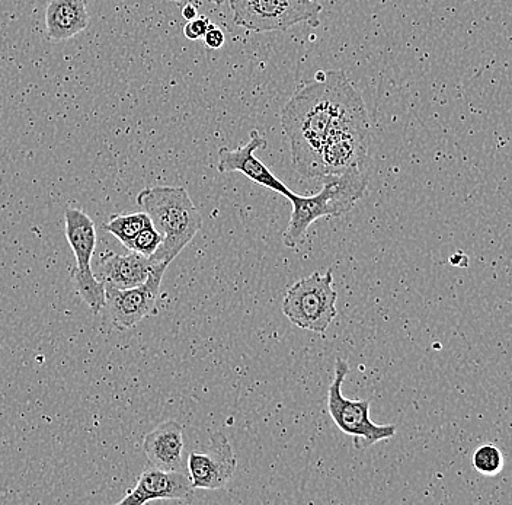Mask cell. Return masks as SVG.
<instances>
[{
    "label": "cell",
    "instance_id": "cell-1",
    "mask_svg": "<svg viewBox=\"0 0 512 505\" xmlns=\"http://www.w3.org/2000/svg\"><path fill=\"white\" fill-rule=\"evenodd\" d=\"M358 92L342 70L316 73L281 111V126L290 142L294 169L309 180H322V149L329 127Z\"/></svg>",
    "mask_w": 512,
    "mask_h": 505
},
{
    "label": "cell",
    "instance_id": "cell-2",
    "mask_svg": "<svg viewBox=\"0 0 512 505\" xmlns=\"http://www.w3.org/2000/svg\"><path fill=\"white\" fill-rule=\"evenodd\" d=\"M136 201L163 236L162 245L150 257L155 264H171L203 228V217L184 187L144 188Z\"/></svg>",
    "mask_w": 512,
    "mask_h": 505
},
{
    "label": "cell",
    "instance_id": "cell-3",
    "mask_svg": "<svg viewBox=\"0 0 512 505\" xmlns=\"http://www.w3.org/2000/svg\"><path fill=\"white\" fill-rule=\"evenodd\" d=\"M323 187L315 196H300L293 193L288 198L293 212L283 233V244L296 249L304 233L319 219L344 216L366 194L368 178L363 168H351L341 175L323 178Z\"/></svg>",
    "mask_w": 512,
    "mask_h": 505
},
{
    "label": "cell",
    "instance_id": "cell-4",
    "mask_svg": "<svg viewBox=\"0 0 512 505\" xmlns=\"http://www.w3.org/2000/svg\"><path fill=\"white\" fill-rule=\"evenodd\" d=\"M370 146V123L366 104L355 92L329 127L322 149V180L351 168L366 166Z\"/></svg>",
    "mask_w": 512,
    "mask_h": 505
},
{
    "label": "cell",
    "instance_id": "cell-5",
    "mask_svg": "<svg viewBox=\"0 0 512 505\" xmlns=\"http://www.w3.org/2000/svg\"><path fill=\"white\" fill-rule=\"evenodd\" d=\"M336 300L332 270L325 274L316 271L288 287L281 309L297 328L325 334L338 313Z\"/></svg>",
    "mask_w": 512,
    "mask_h": 505
},
{
    "label": "cell",
    "instance_id": "cell-6",
    "mask_svg": "<svg viewBox=\"0 0 512 505\" xmlns=\"http://www.w3.org/2000/svg\"><path fill=\"white\" fill-rule=\"evenodd\" d=\"M350 373L347 361L338 357L335 375L328 389V411L336 427L354 439L358 450H366L379 441L392 439L398 428L395 425H380L370 418V401L348 399L342 393V383Z\"/></svg>",
    "mask_w": 512,
    "mask_h": 505
},
{
    "label": "cell",
    "instance_id": "cell-7",
    "mask_svg": "<svg viewBox=\"0 0 512 505\" xmlns=\"http://www.w3.org/2000/svg\"><path fill=\"white\" fill-rule=\"evenodd\" d=\"M233 22L255 33L288 31L294 25H318L322 5L318 0H229Z\"/></svg>",
    "mask_w": 512,
    "mask_h": 505
},
{
    "label": "cell",
    "instance_id": "cell-8",
    "mask_svg": "<svg viewBox=\"0 0 512 505\" xmlns=\"http://www.w3.org/2000/svg\"><path fill=\"white\" fill-rule=\"evenodd\" d=\"M64 225L67 242L76 260L70 277L83 302L92 312L99 313L105 308V286L92 270V255L96 248L94 220L83 210L67 209L64 213Z\"/></svg>",
    "mask_w": 512,
    "mask_h": 505
},
{
    "label": "cell",
    "instance_id": "cell-9",
    "mask_svg": "<svg viewBox=\"0 0 512 505\" xmlns=\"http://www.w3.org/2000/svg\"><path fill=\"white\" fill-rule=\"evenodd\" d=\"M168 267L165 262H158L150 271L147 280L131 289L105 286V308L110 313L112 325L118 331H127L143 319L158 315L160 286Z\"/></svg>",
    "mask_w": 512,
    "mask_h": 505
},
{
    "label": "cell",
    "instance_id": "cell-10",
    "mask_svg": "<svg viewBox=\"0 0 512 505\" xmlns=\"http://www.w3.org/2000/svg\"><path fill=\"white\" fill-rule=\"evenodd\" d=\"M238 468V459L229 440L222 433L210 437L207 450L191 452L188 456V475L194 489H220L229 484Z\"/></svg>",
    "mask_w": 512,
    "mask_h": 505
},
{
    "label": "cell",
    "instance_id": "cell-11",
    "mask_svg": "<svg viewBox=\"0 0 512 505\" xmlns=\"http://www.w3.org/2000/svg\"><path fill=\"white\" fill-rule=\"evenodd\" d=\"M267 139L261 136L258 131H252L251 140L248 145L238 147V149H220L219 163L217 169L220 174H229V172H240L245 175L248 180L275 191L286 198L293 196L294 191L284 184L280 178L272 174L271 169L264 162L259 161L255 156L256 150L265 149L267 147Z\"/></svg>",
    "mask_w": 512,
    "mask_h": 505
},
{
    "label": "cell",
    "instance_id": "cell-12",
    "mask_svg": "<svg viewBox=\"0 0 512 505\" xmlns=\"http://www.w3.org/2000/svg\"><path fill=\"white\" fill-rule=\"evenodd\" d=\"M192 492L194 487L187 472L163 471L150 466L118 505H143L156 500L187 501Z\"/></svg>",
    "mask_w": 512,
    "mask_h": 505
},
{
    "label": "cell",
    "instance_id": "cell-13",
    "mask_svg": "<svg viewBox=\"0 0 512 505\" xmlns=\"http://www.w3.org/2000/svg\"><path fill=\"white\" fill-rule=\"evenodd\" d=\"M143 452L149 466L153 468L188 473L184 428L178 421H165L146 434L143 440Z\"/></svg>",
    "mask_w": 512,
    "mask_h": 505
},
{
    "label": "cell",
    "instance_id": "cell-14",
    "mask_svg": "<svg viewBox=\"0 0 512 505\" xmlns=\"http://www.w3.org/2000/svg\"><path fill=\"white\" fill-rule=\"evenodd\" d=\"M155 262L142 254L130 251L127 255L107 251L99 257L95 277L104 286L131 289L140 286L149 277Z\"/></svg>",
    "mask_w": 512,
    "mask_h": 505
},
{
    "label": "cell",
    "instance_id": "cell-15",
    "mask_svg": "<svg viewBox=\"0 0 512 505\" xmlns=\"http://www.w3.org/2000/svg\"><path fill=\"white\" fill-rule=\"evenodd\" d=\"M88 0H51L46 9V33L53 43L70 40L88 28Z\"/></svg>",
    "mask_w": 512,
    "mask_h": 505
},
{
    "label": "cell",
    "instance_id": "cell-16",
    "mask_svg": "<svg viewBox=\"0 0 512 505\" xmlns=\"http://www.w3.org/2000/svg\"><path fill=\"white\" fill-rule=\"evenodd\" d=\"M152 220L147 213H123L112 214L107 223H104V230L111 233L121 244L126 245L134 236L139 235L143 229L149 228Z\"/></svg>",
    "mask_w": 512,
    "mask_h": 505
},
{
    "label": "cell",
    "instance_id": "cell-17",
    "mask_svg": "<svg viewBox=\"0 0 512 505\" xmlns=\"http://www.w3.org/2000/svg\"><path fill=\"white\" fill-rule=\"evenodd\" d=\"M472 466L480 475L495 476L504 468V456L494 444H483L473 453Z\"/></svg>",
    "mask_w": 512,
    "mask_h": 505
},
{
    "label": "cell",
    "instance_id": "cell-18",
    "mask_svg": "<svg viewBox=\"0 0 512 505\" xmlns=\"http://www.w3.org/2000/svg\"><path fill=\"white\" fill-rule=\"evenodd\" d=\"M163 236L155 226L150 225L149 228L143 229L139 235L134 236L128 244L124 245L128 251L137 252L144 257L150 258L158 251L162 245Z\"/></svg>",
    "mask_w": 512,
    "mask_h": 505
},
{
    "label": "cell",
    "instance_id": "cell-19",
    "mask_svg": "<svg viewBox=\"0 0 512 505\" xmlns=\"http://www.w3.org/2000/svg\"><path fill=\"white\" fill-rule=\"evenodd\" d=\"M210 25V19L207 17H197L192 19V21H188V24L184 27L185 37L191 41L200 40L201 37L206 35Z\"/></svg>",
    "mask_w": 512,
    "mask_h": 505
},
{
    "label": "cell",
    "instance_id": "cell-20",
    "mask_svg": "<svg viewBox=\"0 0 512 505\" xmlns=\"http://www.w3.org/2000/svg\"><path fill=\"white\" fill-rule=\"evenodd\" d=\"M204 43H206L208 49H222L223 44L226 43V35L217 25L211 24L206 35H204Z\"/></svg>",
    "mask_w": 512,
    "mask_h": 505
},
{
    "label": "cell",
    "instance_id": "cell-21",
    "mask_svg": "<svg viewBox=\"0 0 512 505\" xmlns=\"http://www.w3.org/2000/svg\"><path fill=\"white\" fill-rule=\"evenodd\" d=\"M182 17L187 19V21H192V19L197 18L198 17L197 6L192 5V3H188V5H185V8L182 9Z\"/></svg>",
    "mask_w": 512,
    "mask_h": 505
},
{
    "label": "cell",
    "instance_id": "cell-22",
    "mask_svg": "<svg viewBox=\"0 0 512 505\" xmlns=\"http://www.w3.org/2000/svg\"><path fill=\"white\" fill-rule=\"evenodd\" d=\"M208 2L214 3V5H222L226 0H208Z\"/></svg>",
    "mask_w": 512,
    "mask_h": 505
}]
</instances>
